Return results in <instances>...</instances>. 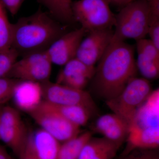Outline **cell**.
Here are the masks:
<instances>
[{"instance_id": "6da1fadb", "label": "cell", "mask_w": 159, "mask_h": 159, "mask_svg": "<svg viewBox=\"0 0 159 159\" xmlns=\"http://www.w3.org/2000/svg\"><path fill=\"white\" fill-rule=\"evenodd\" d=\"M98 63L93 89L105 101L118 96L138 70L134 47L125 41H111Z\"/></svg>"}, {"instance_id": "7a4b0ae2", "label": "cell", "mask_w": 159, "mask_h": 159, "mask_svg": "<svg viewBox=\"0 0 159 159\" xmlns=\"http://www.w3.org/2000/svg\"><path fill=\"white\" fill-rule=\"evenodd\" d=\"M66 32L59 21L39 9L13 24L11 48L23 56L46 51Z\"/></svg>"}, {"instance_id": "3957f363", "label": "cell", "mask_w": 159, "mask_h": 159, "mask_svg": "<svg viewBox=\"0 0 159 159\" xmlns=\"http://www.w3.org/2000/svg\"><path fill=\"white\" fill-rule=\"evenodd\" d=\"M150 19V9L145 0H134L123 6L116 15L112 41L145 38Z\"/></svg>"}, {"instance_id": "277c9868", "label": "cell", "mask_w": 159, "mask_h": 159, "mask_svg": "<svg viewBox=\"0 0 159 159\" xmlns=\"http://www.w3.org/2000/svg\"><path fill=\"white\" fill-rule=\"evenodd\" d=\"M152 91L149 80L134 77L118 96L105 102L112 112L122 118L129 127L134 123L139 107Z\"/></svg>"}, {"instance_id": "5b68a950", "label": "cell", "mask_w": 159, "mask_h": 159, "mask_svg": "<svg viewBox=\"0 0 159 159\" xmlns=\"http://www.w3.org/2000/svg\"><path fill=\"white\" fill-rule=\"evenodd\" d=\"M109 0H78L73 2L74 20L86 31L112 29L116 15L110 8Z\"/></svg>"}, {"instance_id": "8992f818", "label": "cell", "mask_w": 159, "mask_h": 159, "mask_svg": "<svg viewBox=\"0 0 159 159\" xmlns=\"http://www.w3.org/2000/svg\"><path fill=\"white\" fill-rule=\"evenodd\" d=\"M29 114L41 129L60 143L70 140L81 133L80 127L67 120L44 100Z\"/></svg>"}, {"instance_id": "52a82bcc", "label": "cell", "mask_w": 159, "mask_h": 159, "mask_svg": "<svg viewBox=\"0 0 159 159\" xmlns=\"http://www.w3.org/2000/svg\"><path fill=\"white\" fill-rule=\"evenodd\" d=\"M52 65L46 51L34 52L18 59L8 77L42 83L49 80Z\"/></svg>"}, {"instance_id": "ba28073f", "label": "cell", "mask_w": 159, "mask_h": 159, "mask_svg": "<svg viewBox=\"0 0 159 159\" xmlns=\"http://www.w3.org/2000/svg\"><path fill=\"white\" fill-rule=\"evenodd\" d=\"M43 97L46 102L55 105H80L93 113L97 106L90 94L84 90H78L48 80L42 83Z\"/></svg>"}, {"instance_id": "9c48e42d", "label": "cell", "mask_w": 159, "mask_h": 159, "mask_svg": "<svg viewBox=\"0 0 159 159\" xmlns=\"http://www.w3.org/2000/svg\"><path fill=\"white\" fill-rule=\"evenodd\" d=\"M29 133L18 111L11 107H3L0 121V140L16 155Z\"/></svg>"}, {"instance_id": "30bf717a", "label": "cell", "mask_w": 159, "mask_h": 159, "mask_svg": "<svg viewBox=\"0 0 159 159\" xmlns=\"http://www.w3.org/2000/svg\"><path fill=\"white\" fill-rule=\"evenodd\" d=\"M113 34L112 29L90 31L80 44L75 57L87 65L95 67L110 45Z\"/></svg>"}, {"instance_id": "8fae6325", "label": "cell", "mask_w": 159, "mask_h": 159, "mask_svg": "<svg viewBox=\"0 0 159 159\" xmlns=\"http://www.w3.org/2000/svg\"><path fill=\"white\" fill-rule=\"evenodd\" d=\"M85 32L81 27L66 32L52 43L46 51L52 64L63 66L75 58Z\"/></svg>"}, {"instance_id": "7c38bea8", "label": "cell", "mask_w": 159, "mask_h": 159, "mask_svg": "<svg viewBox=\"0 0 159 159\" xmlns=\"http://www.w3.org/2000/svg\"><path fill=\"white\" fill-rule=\"evenodd\" d=\"M128 130L127 123L114 113L99 117L93 127L94 132L100 134L120 147L126 140Z\"/></svg>"}, {"instance_id": "4fadbf2b", "label": "cell", "mask_w": 159, "mask_h": 159, "mask_svg": "<svg viewBox=\"0 0 159 159\" xmlns=\"http://www.w3.org/2000/svg\"><path fill=\"white\" fill-rule=\"evenodd\" d=\"M125 141L126 146L121 156L135 149H158L159 126L140 127L131 125Z\"/></svg>"}, {"instance_id": "5bb4252c", "label": "cell", "mask_w": 159, "mask_h": 159, "mask_svg": "<svg viewBox=\"0 0 159 159\" xmlns=\"http://www.w3.org/2000/svg\"><path fill=\"white\" fill-rule=\"evenodd\" d=\"M41 84L39 83L19 80L12 98L16 107L29 113L43 100Z\"/></svg>"}, {"instance_id": "9a60e30c", "label": "cell", "mask_w": 159, "mask_h": 159, "mask_svg": "<svg viewBox=\"0 0 159 159\" xmlns=\"http://www.w3.org/2000/svg\"><path fill=\"white\" fill-rule=\"evenodd\" d=\"M120 148L103 137H92L84 145L78 159H114Z\"/></svg>"}, {"instance_id": "2e32d148", "label": "cell", "mask_w": 159, "mask_h": 159, "mask_svg": "<svg viewBox=\"0 0 159 159\" xmlns=\"http://www.w3.org/2000/svg\"><path fill=\"white\" fill-rule=\"evenodd\" d=\"M159 89H157L152 91L139 107L134 123L131 125L140 127L159 126Z\"/></svg>"}, {"instance_id": "e0dca14e", "label": "cell", "mask_w": 159, "mask_h": 159, "mask_svg": "<svg viewBox=\"0 0 159 159\" xmlns=\"http://www.w3.org/2000/svg\"><path fill=\"white\" fill-rule=\"evenodd\" d=\"M29 134L40 159H55L61 143L41 128Z\"/></svg>"}, {"instance_id": "ac0fdd59", "label": "cell", "mask_w": 159, "mask_h": 159, "mask_svg": "<svg viewBox=\"0 0 159 159\" xmlns=\"http://www.w3.org/2000/svg\"><path fill=\"white\" fill-rule=\"evenodd\" d=\"M48 9V13L59 22L70 23L74 20L72 0H36Z\"/></svg>"}, {"instance_id": "d6986e66", "label": "cell", "mask_w": 159, "mask_h": 159, "mask_svg": "<svg viewBox=\"0 0 159 159\" xmlns=\"http://www.w3.org/2000/svg\"><path fill=\"white\" fill-rule=\"evenodd\" d=\"M95 67L87 65L75 57L63 66L57 75L55 82L61 83L66 79L81 77H86L91 80L95 74Z\"/></svg>"}, {"instance_id": "ffe728a7", "label": "cell", "mask_w": 159, "mask_h": 159, "mask_svg": "<svg viewBox=\"0 0 159 159\" xmlns=\"http://www.w3.org/2000/svg\"><path fill=\"white\" fill-rule=\"evenodd\" d=\"M92 137V132L86 131L61 143L55 159H78L84 145Z\"/></svg>"}, {"instance_id": "44dd1931", "label": "cell", "mask_w": 159, "mask_h": 159, "mask_svg": "<svg viewBox=\"0 0 159 159\" xmlns=\"http://www.w3.org/2000/svg\"><path fill=\"white\" fill-rule=\"evenodd\" d=\"M48 103L67 120L80 127L86 125L93 113L89 109L82 106L55 105Z\"/></svg>"}, {"instance_id": "7402d4cb", "label": "cell", "mask_w": 159, "mask_h": 159, "mask_svg": "<svg viewBox=\"0 0 159 159\" xmlns=\"http://www.w3.org/2000/svg\"><path fill=\"white\" fill-rule=\"evenodd\" d=\"M136 60L137 70L143 78L147 80L157 79L159 76V62L152 59L142 53L137 51Z\"/></svg>"}, {"instance_id": "603a6c76", "label": "cell", "mask_w": 159, "mask_h": 159, "mask_svg": "<svg viewBox=\"0 0 159 159\" xmlns=\"http://www.w3.org/2000/svg\"><path fill=\"white\" fill-rule=\"evenodd\" d=\"M13 24L9 20L6 9L0 1V52L11 48Z\"/></svg>"}, {"instance_id": "cb8c5ba5", "label": "cell", "mask_w": 159, "mask_h": 159, "mask_svg": "<svg viewBox=\"0 0 159 159\" xmlns=\"http://www.w3.org/2000/svg\"><path fill=\"white\" fill-rule=\"evenodd\" d=\"M19 54L11 48L0 52V78L8 77Z\"/></svg>"}, {"instance_id": "d4e9b609", "label": "cell", "mask_w": 159, "mask_h": 159, "mask_svg": "<svg viewBox=\"0 0 159 159\" xmlns=\"http://www.w3.org/2000/svg\"><path fill=\"white\" fill-rule=\"evenodd\" d=\"M19 80L9 77L0 78V106L11 99Z\"/></svg>"}, {"instance_id": "484cf974", "label": "cell", "mask_w": 159, "mask_h": 159, "mask_svg": "<svg viewBox=\"0 0 159 159\" xmlns=\"http://www.w3.org/2000/svg\"><path fill=\"white\" fill-rule=\"evenodd\" d=\"M136 49L138 52L159 62V48L150 39L144 38L137 40Z\"/></svg>"}, {"instance_id": "4316f807", "label": "cell", "mask_w": 159, "mask_h": 159, "mask_svg": "<svg viewBox=\"0 0 159 159\" xmlns=\"http://www.w3.org/2000/svg\"><path fill=\"white\" fill-rule=\"evenodd\" d=\"M119 159H159V152L158 149H135Z\"/></svg>"}, {"instance_id": "83f0119b", "label": "cell", "mask_w": 159, "mask_h": 159, "mask_svg": "<svg viewBox=\"0 0 159 159\" xmlns=\"http://www.w3.org/2000/svg\"><path fill=\"white\" fill-rule=\"evenodd\" d=\"M29 133L25 142L24 143L18 154L17 155L19 159H40L34 149V145L31 142Z\"/></svg>"}, {"instance_id": "f1b7e54d", "label": "cell", "mask_w": 159, "mask_h": 159, "mask_svg": "<svg viewBox=\"0 0 159 159\" xmlns=\"http://www.w3.org/2000/svg\"><path fill=\"white\" fill-rule=\"evenodd\" d=\"M12 16L17 14L25 0H0Z\"/></svg>"}, {"instance_id": "f546056e", "label": "cell", "mask_w": 159, "mask_h": 159, "mask_svg": "<svg viewBox=\"0 0 159 159\" xmlns=\"http://www.w3.org/2000/svg\"><path fill=\"white\" fill-rule=\"evenodd\" d=\"M150 9L151 17L159 18V0H145Z\"/></svg>"}, {"instance_id": "4dcf8cb0", "label": "cell", "mask_w": 159, "mask_h": 159, "mask_svg": "<svg viewBox=\"0 0 159 159\" xmlns=\"http://www.w3.org/2000/svg\"><path fill=\"white\" fill-rule=\"evenodd\" d=\"M134 1V0H109L111 4L122 7Z\"/></svg>"}, {"instance_id": "1f68e13d", "label": "cell", "mask_w": 159, "mask_h": 159, "mask_svg": "<svg viewBox=\"0 0 159 159\" xmlns=\"http://www.w3.org/2000/svg\"><path fill=\"white\" fill-rule=\"evenodd\" d=\"M0 159H11V157L3 146L0 145Z\"/></svg>"}, {"instance_id": "d6a6232c", "label": "cell", "mask_w": 159, "mask_h": 159, "mask_svg": "<svg viewBox=\"0 0 159 159\" xmlns=\"http://www.w3.org/2000/svg\"><path fill=\"white\" fill-rule=\"evenodd\" d=\"M3 107L2 106H0V121H1V115H2V108Z\"/></svg>"}]
</instances>
